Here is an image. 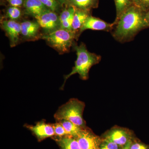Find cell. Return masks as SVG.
<instances>
[{
  "mask_svg": "<svg viewBox=\"0 0 149 149\" xmlns=\"http://www.w3.org/2000/svg\"><path fill=\"white\" fill-rule=\"evenodd\" d=\"M70 6L75 8L90 11L98 6L99 0H69Z\"/></svg>",
  "mask_w": 149,
  "mask_h": 149,
  "instance_id": "2e32d148",
  "label": "cell"
},
{
  "mask_svg": "<svg viewBox=\"0 0 149 149\" xmlns=\"http://www.w3.org/2000/svg\"><path fill=\"white\" fill-rule=\"evenodd\" d=\"M145 18H146V21L149 26V10L146 13Z\"/></svg>",
  "mask_w": 149,
  "mask_h": 149,
  "instance_id": "4316f807",
  "label": "cell"
},
{
  "mask_svg": "<svg viewBox=\"0 0 149 149\" xmlns=\"http://www.w3.org/2000/svg\"><path fill=\"white\" fill-rule=\"evenodd\" d=\"M1 27L8 37L10 47H15L18 44L21 35V23L10 19L3 20L1 22Z\"/></svg>",
  "mask_w": 149,
  "mask_h": 149,
  "instance_id": "52a82bcc",
  "label": "cell"
},
{
  "mask_svg": "<svg viewBox=\"0 0 149 149\" xmlns=\"http://www.w3.org/2000/svg\"><path fill=\"white\" fill-rule=\"evenodd\" d=\"M35 19L40 27L47 32V33L60 28L59 16L53 11L49 10Z\"/></svg>",
  "mask_w": 149,
  "mask_h": 149,
  "instance_id": "ba28073f",
  "label": "cell"
},
{
  "mask_svg": "<svg viewBox=\"0 0 149 149\" xmlns=\"http://www.w3.org/2000/svg\"><path fill=\"white\" fill-rule=\"evenodd\" d=\"M121 148L113 142L102 139L99 149H121Z\"/></svg>",
  "mask_w": 149,
  "mask_h": 149,
  "instance_id": "44dd1931",
  "label": "cell"
},
{
  "mask_svg": "<svg viewBox=\"0 0 149 149\" xmlns=\"http://www.w3.org/2000/svg\"><path fill=\"white\" fill-rule=\"evenodd\" d=\"M58 122H59L63 125L68 136H72L75 138L78 136L82 128H83L75 125L69 120H62Z\"/></svg>",
  "mask_w": 149,
  "mask_h": 149,
  "instance_id": "ac0fdd59",
  "label": "cell"
},
{
  "mask_svg": "<svg viewBox=\"0 0 149 149\" xmlns=\"http://www.w3.org/2000/svg\"><path fill=\"white\" fill-rule=\"evenodd\" d=\"M43 4L50 10L54 12L56 10L58 5L56 0H40Z\"/></svg>",
  "mask_w": 149,
  "mask_h": 149,
  "instance_id": "603a6c76",
  "label": "cell"
},
{
  "mask_svg": "<svg viewBox=\"0 0 149 149\" xmlns=\"http://www.w3.org/2000/svg\"><path fill=\"white\" fill-rule=\"evenodd\" d=\"M54 137L61 149H81L77 139L74 137L69 136Z\"/></svg>",
  "mask_w": 149,
  "mask_h": 149,
  "instance_id": "9a60e30c",
  "label": "cell"
},
{
  "mask_svg": "<svg viewBox=\"0 0 149 149\" xmlns=\"http://www.w3.org/2000/svg\"><path fill=\"white\" fill-rule=\"evenodd\" d=\"M72 46L76 51L77 59L71 72L64 76V81L61 86V89L64 88L66 80L73 74H78L82 80H88L91 68L93 65L98 64L101 60L100 56L88 51L84 43H80L79 45H77L74 42Z\"/></svg>",
  "mask_w": 149,
  "mask_h": 149,
  "instance_id": "7a4b0ae2",
  "label": "cell"
},
{
  "mask_svg": "<svg viewBox=\"0 0 149 149\" xmlns=\"http://www.w3.org/2000/svg\"><path fill=\"white\" fill-rule=\"evenodd\" d=\"M24 126L35 135L39 141L55 136L52 124L47 123L44 120L37 122L35 125L25 124Z\"/></svg>",
  "mask_w": 149,
  "mask_h": 149,
  "instance_id": "9c48e42d",
  "label": "cell"
},
{
  "mask_svg": "<svg viewBox=\"0 0 149 149\" xmlns=\"http://www.w3.org/2000/svg\"><path fill=\"white\" fill-rule=\"evenodd\" d=\"M52 125L54 131L55 136L56 137H61L68 136L65 129L59 122L56 121L55 123H53Z\"/></svg>",
  "mask_w": 149,
  "mask_h": 149,
  "instance_id": "ffe728a7",
  "label": "cell"
},
{
  "mask_svg": "<svg viewBox=\"0 0 149 149\" xmlns=\"http://www.w3.org/2000/svg\"><path fill=\"white\" fill-rule=\"evenodd\" d=\"M21 35L25 41H35L42 38L40 24L36 22L24 21L21 23Z\"/></svg>",
  "mask_w": 149,
  "mask_h": 149,
  "instance_id": "8fae6325",
  "label": "cell"
},
{
  "mask_svg": "<svg viewBox=\"0 0 149 149\" xmlns=\"http://www.w3.org/2000/svg\"><path fill=\"white\" fill-rule=\"evenodd\" d=\"M101 137L103 139L117 144L121 148L135 139L132 130L118 126H113L107 130Z\"/></svg>",
  "mask_w": 149,
  "mask_h": 149,
  "instance_id": "5b68a950",
  "label": "cell"
},
{
  "mask_svg": "<svg viewBox=\"0 0 149 149\" xmlns=\"http://www.w3.org/2000/svg\"><path fill=\"white\" fill-rule=\"evenodd\" d=\"M114 1L116 14V18L113 22L115 24L121 15L135 4L134 0H114Z\"/></svg>",
  "mask_w": 149,
  "mask_h": 149,
  "instance_id": "e0dca14e",
  "label": "cell"
},
{
  "mask_svg": "<svg viewBox=\"0 0 149 149\" xmlns=\"http://www.w3.org/2000/svg\"><path fill=\"white\" fill-rule=\"evenodd\" d=\"M6 17L10 20L16 21L21 17L20 9L17 7L11 6L8 8L6 11Z\"/></svg>",
  "mask_w": 149,
  "mask_h": 149,
  "instance_id": "d6986e66",
  "label": "cell"
},
{
  "mask_svg": "<svg viewBox=\"0 0 149 149\" xmlns=\"http://www.w3.org/2000/svg\"><path fill=\"white\" fill-rule=\"evenodd\" d=\"M75 8L72 6L65 9L59 16L60 28L72 31V25L73 22Z\"/></svg>",
  "mask_w": 149,
  "mask_h": 149,
  "instance_id": "5bb4252c",
  "label": "cell"
},
{
  "mask_svg": "<svg viewBox=\"0 0 149 149\" xmlns=\"http://www.w3.org/2000/svg\"><path fill=\"white\" fill-rule=\"evenodd\" d=\"M134 4L144 11L149 10V0H134Z\"/></svg>",
  "mask_w": 149,
  "mask_h": 149,
  "instance_id": "cb8c5ba5",
  "label": "cell"
},
{
  "mask_svg": "<svg viewBox=\"0 0 149 149\" xmlns=\"http://www.w3.org/2000/svg\"><path fill=\"white\" fill-rule=\"evenodd\" d=\"M8 1L12 6L17 7L21 6L24 3L23 0H8Z\"/></svg>",
  "mask_w": 149,
  "mask_h": 149,
  "instance_id": "d4e9b609",
  "label": "cell"
},
{
  "mask_svg": "<svg viewBox=\"0 0 149 149\" xmlns=\"http://www.w3.org/2000/svg\"><path fill=\"white\" fill-rule=\"evenodd\" d=\"M81 149H99L102 139L95 134L91 128H82L76 138Z\"/></svg>",
  "mask_w": 149,
  "mask_h": 149,
  "instance_id": "8992f818",
  "label": "cell"
},
{
  "mask_svg": "<svg viewBox=\"0 0 149 149\" xmlns=\"http://www.w3.org/2000/svg\"><path fill=\"white\" fill-rule=\"evenodd\" d=\"M85 107V103L76 98L70 99L66 103L60 107L54 115L56 121L66 120L75 125L85 128L87 127L83 113Z\"/></svg>",
  "mask_w": 149,
  "mask_h": 149,
  "instance_id": "3957f363",
  "label": "cell"
},
{
  "mask_svg": "<svg viewBox=\"0 0 149 149\" xmlns=\"http://www.w3.org/2000/svg\"><path fill=\"white\" fill-rule=\"evenodd\" d=\"M146 13L135 5L128 9L115 23L112 32L115 40L120 43L130 42L141 30L149 26Z\"/></svg>",
  "mask_w": 149,
  "mask_h": 149,
  "instance_id": "6da1fadb",
  "label": "cell"
},
{
  "mask_svg": "<svg viewBox=\"0 0 149 149\" xmlns=\"http://www.w3.org/2000/svg\"><path fill=\"white\" fill-rule=\"evenodd\" d=\"M23 4L26 13L35 18L50 10L40 0H25Z\"/></svg>",
  "mask_w": 149,
  "mask_h": 149,
  "instance_id": "7c38bea8",
  "label": "cell"
},
{
  "mask_svg": "<svg viewBox=\"0 0 149 149\" xmlns=\"http://www.w3.org/2000/svg\"><path fill=\"white\" fill-rule=\"evenodd\" d=\"M41 39L61 54L69 52L74 40H77L72 31L61 28L43 35Z\"/></svg>",
  "mask_w": 149,
  "mask_h": 149,
  "instance_id": "277c9868",
  "label": "cell"
},
{
  "mask_svg": "<svg viewBox=\"0 0 149 149\" xmlns=\"http://www.w3.org/2000/svg\"><path fill=\"white\" fill-rule=\"evenodd\" d=\"M130 148L131 149H149V145L144 143L135 138L131 142Z\"/></svg>",
  "mask_w": 149,
  "mask_h": 149,
  "instance_id": "7402d4cb",
  "label": "cell"
},
{
  "mask_svg": "<svg viewBox=\"0 0 149 149\" xmlns=\"http://www.w3.org/2000/svg\"><path fill=\"white\" fill-rule=\"evenodd\" d=\"M131 142H132V141L129 142L128 144H126V145L124 146L122 148H121V149H131V148H130V145H131Z\"/></svg>",
  "mask_w": 149,
  "mask_h": 149,
  "instance_id": "484cf974",
  "label": "cell"
},
{
  "mask_svg": "<svg viewBox=\"0 0 149 149\" xmlns=\"http://www.w3.org/2000/svg\"><path fill=\"white\" fill-rule=\"evenodd\" d=\"M58 1L61 3H64L67 0H58Z\"/></svg>",
  "mask_w": 149,
  "mask_h": 149,
  "instance_id": "83f0119b",
  "label": "cell"
},
{
  "mask_svg": "<svg viewBox=\"0 0 149 149\" xmlns=\"http://www.w3.org/2000/svg\"><path fill=\"white\" fill-rule=\"evenodd\" d=\"M90 15V11L75 8L71 30L76 35L77 40L80 36L79 33L81 27L85 20Z\"/></svg>",
  "mask_w": 149,
  "mask_h": 149,
  "instance_id": "4fadbf2b",
  "label": "cell"
},
{
  "mask_svg": "<svg viewBox=\"0 0 149 149\" xmlns=\"http://www.w3.org/2000/svg\"><path fill=\"white\" fill-rule=\"evenodd\" d=\"M114 23H108L102 19L90 15L87 18L80 29L79 36L87 29L110 32L114 28Z\"/></svg>",
  "mask_w": 149,
  "mask_h": 149,
  "instance_id": "30bf717a",
  "label": "cell"
}]
</instances>
